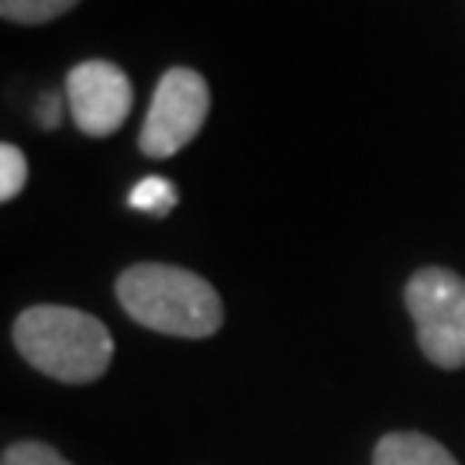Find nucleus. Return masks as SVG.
I'll list each match as a JSON object with an SVG mask.
<instances>
[{"label":"nucleus","mask_w":465,"mask_h":465,"mask_svg":"<svg viewBox=\"0 0 465 465\" xmlns=\"http://www.w3.org/2000/svg\"><path fill=\"white\" fill-rule=\"evenodd\" d=\"M0 465H73V462H66L52 445H42V441H15V445L4 449Z\"/></svg>","instance_id":"nucleus-10"},{"label":"nucleus","mask_w":465,"mask_h":465,"mask_svg":"<svg viewBox=\"0 0 465 465\" xmlns=\"http://www.w3.org/2000/svg\"><path fill=\"white\" fill-rule=\"evenodd\" d=\"M66 100L80 132L90 138H107L132 114V84L121 66L90 59L69 69Z\"/></svg>","instance_id":"nucleus-5"},{"label":"nucleus","mask_w":465,"mask_h":465,"mask_svg":"<svg viewBox=\"0 0 465 465\" xmlns=\"http://www.w3.org/2000/svg\"><path fill=\"white\" fill-rule=\"evenodd\" d=\"M211 114L207 80L193 69H169L152 94L149 114L138 134V149L152 159H169L186 149Z\"/></svg>","instance_id":"nucleus-4"},{"label":"nucleus","mask_w":465,"mask_h":465,"mask_svg":"<svg viewBox=\"0 0 465 465\" xmlns=\"http://www.w3.org/2000/svg\"><path fill=\"white\" fill-rule=\"evenodd\" d=\"M128 203H132L134 211H142V214H155V217H166L176 203H180V193H176V186L163 180V176H145V180H138L134 190L128 193Z\"/></svg>","instance_id":"nucleus-7"},{"label":"nucleus","mask_w":465,"mask_h":465,"mask_svg":"<svg viewBox=\"0 0 465 465\" xmlns=\"http://www.w3.org/2000/svg\"><path fill=\"white\" fill-rule=\"evenodd\" d=\"M80 0H0V15L15 25H45L52 17L66 15Z\"/></svg>","instance_id":"nucleus-8"},{"label":"nucleus","mask_w":465,"mask_h":465,"mask_svg":"<svg viewBox=\"0 0 465 465\" xmlns=\"http://www.w3.org/2000/svg\"><path fill=\"white\" fill-rule=\"evenodd\" d=\"M59 97H45L38 104V121H42V128H55L59 124Z\"/></svg>","instance_id":"nucleus-11"},{"label":"nucleus","mask_w":465,"mask_h":465,"mask_svg":"<svg viewBox=\"0 0 465 465\" xmlns=\"http://www.w3.org/2000/svg\"><path fill=\"white\" fill-rule=\"evenodd\" d=\"M25 183H28V159L17 145L4 142L0 145V200L11 203L25 190Z\"/></svg>","instance_id":"nucleus-9"},{"label":"nucleus","mask_w":465,"mask_h":465,"mask_svg":"<svg viewBox=\"0 0 465 465\" xmlns=\"http://www.w3.org/2000/svg\"><path fill=\"white\" fill-rule=\"evenodd\" d=\"M15 349L25 362L59 382H94L114 359V338L76 307L38 303L15 321Z\"/></svg>","instance_id":"nucleus-2"},{"label":"nucleus","mask_w":465,"mask_h":465,"mask_svg":"<svg viewBox=\"0 0 465 465\" xmlns=\"http://www.w3.org/2000/svg\"><path fill=\"white\" fill-rule=\"evenodd\" d=\"M407 311L414 317L417 345L438 369L465 366V280L451 269H417L407 290Z\"/></svg>","instance_id":"nucleus-3"},{"label":"nucleus","mask_w":465,"mask_h":465,"mask_svg":"<svg viewBox=\"0 0 465 465\" xmlns=\"http://www.w3.org/2000/svg\"><path fill=\"white\" fill-rule=\"evenodd\" d=\"M124 314L173 338H211L224 321V303L211 282L180 266L138 262L117 276Z\"/></svg>","instance_id":"nucleus-1"},{"label":"nucleus","mask_w":465,"mask_h":465,"mask_svg":"<svg viewBox=\"0 0 465 465\" xmlns=\"http://www.w3.org/2000/svg\"><path fill=\"white\" fill-rule=\"evenodd\" d=\"M372 465H459V462H455V455L441 441H434L428 434L393 431L376 445Z\"/></svg>","instance_id":"nucleus-6"}]
</instances>
